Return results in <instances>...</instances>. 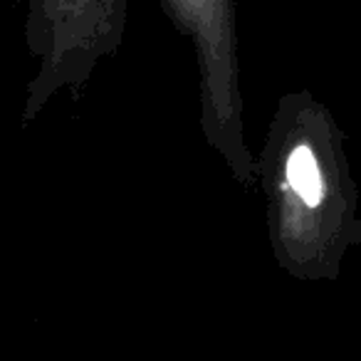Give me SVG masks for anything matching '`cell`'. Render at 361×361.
I'll return each instance as SVG.
<instances>
[{
	"label": "cell",
	"mask_w": 361,
	"mask_h": 361,
	"mask_svg": "<svg viewBox=\"0 0 361 361\" xmlns=\"http://www.w3.org/2000/svg\"><path fill=\"white\" fill-rule=\"evenodd\" d=\"M255 173L277 265L297 280H336L361 245V213L346 134L329 106L307 90L282 94Z\"/></svg>",
	"instance_id": "cell-1"
},
{
	"label": "cell",
	"mask_w": 361,
	"mask_h": 361,
	"mask_svg": "<svg viewBox=\"0 0 361 361\" xmlns=\"http://www.w3.org/2000/svg\"><path fill=\"white\" fill-rule=\"evenodd\" d=\"M23 37L35 62L20 109V126L27 129L57 92L72 102L94 77L106 57L124 42L129 0H23Z\"/></svg>",
	"instance_id": "cell-2"
},
{
	"label": "cell",
	"mask_w": 361,
	"mask_h": 361,
	"mask_svg": "<svg viewBox=\"0 0 361 361\" xmlns=\"http://www.w3.org/2000/svg\"><path fill=\"white\" fill-rule=\"evenodd\" d=\"M169 23L193 45L198 67V126L238 186H257L255 154L245 141L235 0H159Z\"/></svg>",
	"instance_id": "cell-3"
}]
</instances>
